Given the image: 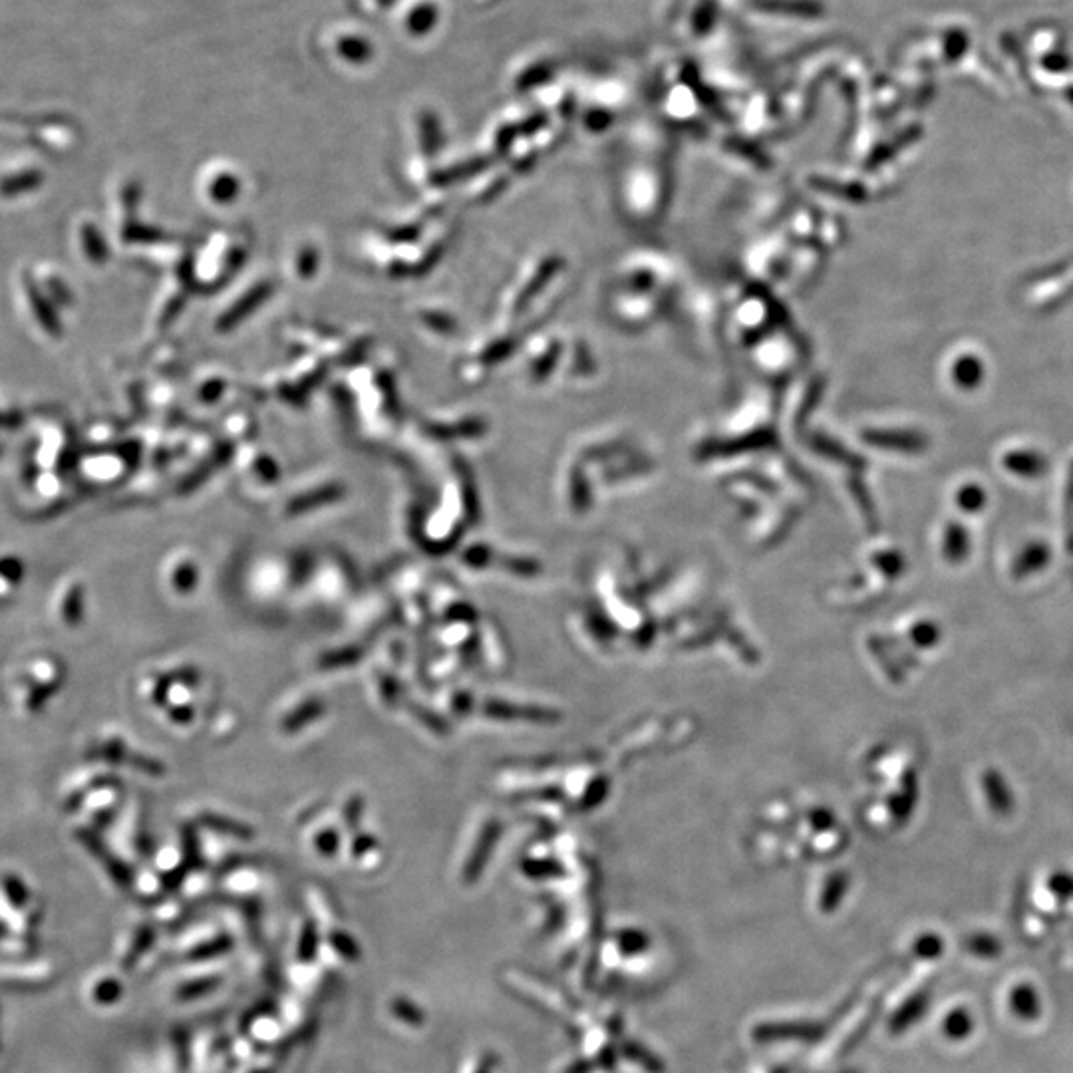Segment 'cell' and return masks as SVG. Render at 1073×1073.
I'll list each match as a JSON object with an SVG mask.
<instances>
[{"instance_id": "7a4b0ae2", "label": "cell", "mask_w": 1073, "mask_h": 1073, "mask_svg": "<svg viewBox=\"0 0 1073 1073\" xmlns=\"http://www.w3.org/2000/svg\"><path fill=\"white\" fill-rule=\"evenodd\" d=\"M1052 563V549L1044 541H1032L1020 549L1010 565V575L1014 581L1030 579L1038 573H1044Z\"/></svg>"}, {"instance_id": "277c9868", "label": "cell", "mask_w": 1073, "mask_h": 1073, "mask_svg": "<svg viewBox=\"0 0 1073 1073\" xmlns=\"http://www.w3.org/2000/svg\"><path fill=\"white\" fill-rule=\"evenodd\" d=\"M756 6L764 12L797 18H817L821 14V4L815 0H758Z\"/></svg>"}, {"instance_id": "6da1fadb", "label": "cell", "mask_w": 1073, "mask_h": 1073, "mask_svg": "<svg viewBox=\"0 0 1073 1073\" xmlns=\"http://www.w3.org/2000/svg\"><path fill=\"white\" fill-rule=\"evenodd\" d=\"M980 787H982V795H984V801H986L988 809L996 817H1008V815L1014 813L1016 795H1014V789L1008 783L1006 775L1000 769L988 767L980 775Z\"/></svg>"}, {"instance_id": "8992f818", "label": "cell", "mask_w": 1073, "mask_h": 1073, "mask_svg": "<svg viewBox=\"0 0 1073 1073\" xmlns=\"http://www.w3.org/2000/svg\"><path fill=\"white\" fill-rule=\"evenodd\" d=\"M956 505L964 513H978L986 505V493L980 485L960 487V491L956 493Z\"/></svg>"}, {"instance_id": "52a82bcc", "label": "cell", "mask_w": 1073, "mask_h": 1073, "mask_svg": "<svg viewBox=\"0 0 1073 1073\" xmlns=\"http://www.w3.org/2000/svg\"><path fill=\"white\" fill-rule=\"evenodd\" d=\"M714 18H716V6L712 0L704 2L696 14H694V28L698 34H704V32H710L712 26H714Z\"/></svg>"}, {"instance_id": "5b68a950", "label": "cell", "mask_w": 1073, "mask_h": 1073, "mask_svg": "<svg viewBox=\"0 0 1073 1073\" xmlns=\"http://www.w3.org/2000/svg\"><path fill=\"white\" fill-rule=\"evenodd\" d=\"M942 636H944V632H942L940 624L934 622V620H930V618L919 620V622L913 624L911 630H909V638H911L913 646H917L920 650H932V648H936V646L940 644Z\"/></svg>"}, {"instance_id": "3957f363", "label": "cell", "mask_w": 1073, "mask_h": 1073, "mask_svg": "<svg viewBox=\"0 0 1073 1073\" xmlns=\"http://www.w3.org/2000/svg\"><path fill=\"white\" fill-rule=\"evenodd\" d=\"M940 553L948 565L952 567L962 565L972 553V539H970L968 529L960 523H948L942 531Z\"/></svg>"}]
</instances>
